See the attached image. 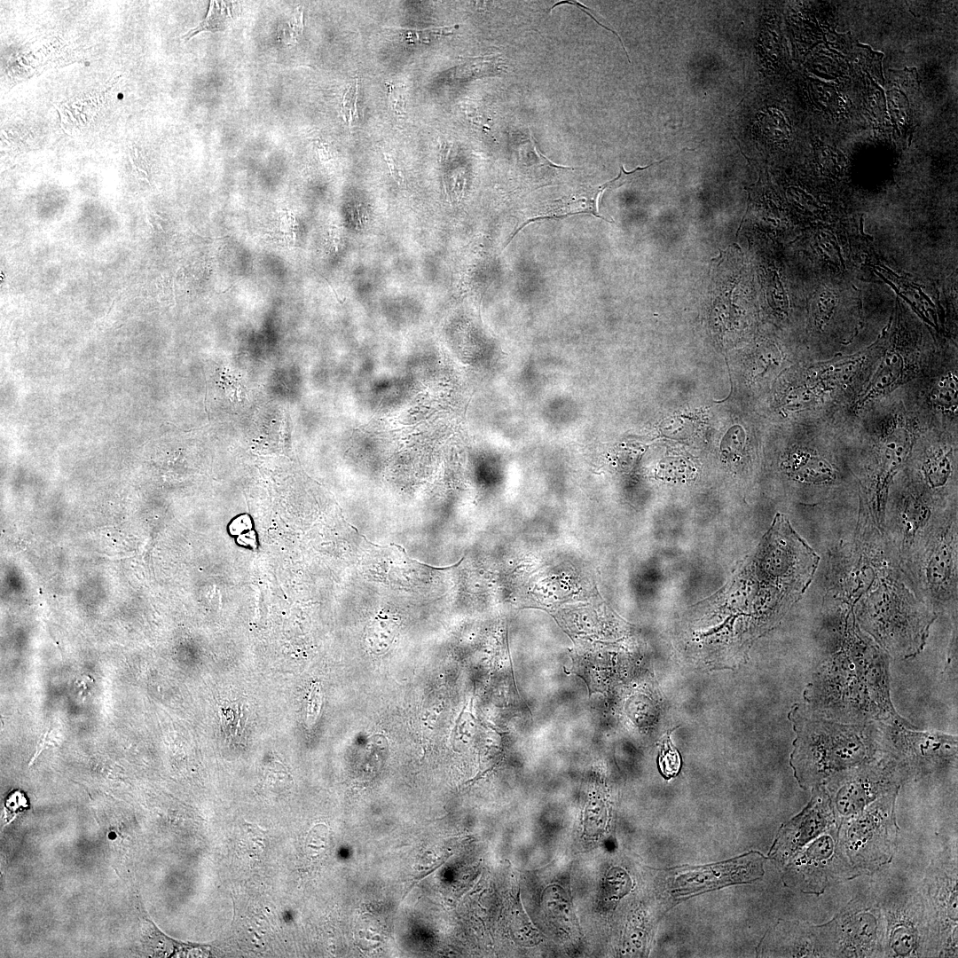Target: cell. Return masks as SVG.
Here are the masks:
<instances>
[{"label":"cell","mask_w":958,"mask_h":958,"mask_svg":"<svg viewBox=\"0 0 958 958\" xmlns=\"http://www.w3.org/2000/svg\"><path fill=\"white\" fill-rule=\"evenodd\" d=\"M227 19L220 11L214 9V2L210 3L209 11L206 19L200 23L197 27L191 29L183 37L190 39L196 34L202 31H219L225 28Z\"/></svg>","instance_id":"obj_16"},{"label":"cell","mask_w":958,"mask_h":958,"mask_svg":"<svg viewBox=\"0 0 958 958\" xmlns=\"http://www.w3.org/2000/svg\"><path fill=\"white\" fill-rule=\"evenodd\" d=\"M145 220H146V222L148 223V224H149V225L151 226V228H152L153 230H154V227H153V224H152V223H151V222L149 221V218H148V215H147V214H145Z\"/></svg>","instance_id":"obj_20"},{"label":"cell","mask_w":958,"mask_h":958,"mask_svg":"<svg viewBox=\"0 0 958 958\" xmlns=\"http://www.w3.org/2000/svg\"><path fill=\"white\" fill-rule=\"evenodd\" d=\"M906 365L903 357L894 351L885 354L868 383L859 393L854 402V408L864 407L869 402L889 393L903 380Z\"/></svg>","instance_id":"obj_11"},{"label":"cell","mask_w":958,"mask_h":958,"mask_svg":"<svg viewBox=\"0 0 958 958\" xmlns=\"http://www.w3.org/2000/svg\"><path fill=\"white\" fill-rule=\"evenodd\" d=\"M858 360L834 363L829 365L818 366V378L829 381H847L857 370Z\"/></svg>","instance_id":"obj_15"},{"label":"cell","mask_w":958,"mask_h":958,"mask_svg":"<svg viewBox=\"0 0 958 958\" xmlns=\"http://www.w3.org/2000/svg\"><path fill=\"white\" fill-rule=\"evenodd\" d=\"M890 825V819L880 808H875L858 818L847 831L846 845L852 852L851 855L860 858L863 856L864 860H869V856L875 854L873 847L885 846L886 842H889L887 836Z\"/></svg>","instance_id":"obj_9"},{"label":"cell","mask_w":958,"mask_h":958,"mask_svg":"<svg viewBox=\"0 0 958 958\" xmlns=\"http://www.w3.org/2000/svg\"><path fill=\"white\" fill-rule=\"evenodd\" d=\"M819 555L792 529L786 517L777 514L755 557V571L761 580L801 596L819 566Z\"/></svg>","instance_id":"obj_4"},{"label":"cell","mask_w":958,"mask_h":958,"mask_svg":"<svg viewBox=\"0 0 958 958\" xmlns=\"http://www.w3.org/2000/svg\"><path fill=\"white\" fill-rule=\"evenodd\" d=\"M952 451L938 448L925 455L919 467L922 487L938 504L947 506L941 499L954 473Z\"/></svg>","instance_id":"obj_12"},{"label":"cell","mask_w":958,"mask_h":958,"mask_svg":"<svg viewBox=\"0 0 958 958\" xmlns=\"http://www.w3.org/2000/svg\"><path fill=\"white\" fill-rule=\"evenodd\" d=\"M947 506L938 504L923 487L903 491L891 501L886 500L883 533L900 566L938 514Z\"/></svg>","instance_id":"obj_5"},{"label":"cell","mask_w":958,"mask_h":958,"mask_svg":"<svg viewBox=\"0 0 958 958\" xmlns=\"http://www.w3.org/2000/svg\"><path fill=\"white\" fill-rule=\"evenodd\" d=\"M958 383L954 373H948L938 380L931 391V400L939 409L954 412L957 409Z\"/></svg>","instance_id":"obj_13"},{"label":"cell","mask_w":958,"mask_h":958,"mask_svg":"<svg viewBox=\"0 0 958 958\" xmlns=\"http://www.w3.org/2000/svg\"><path fill=\"white\" fill-rule=\"evenodd\" d=\"M957 521L956 507L943 509L901 564L915 595L934 613L956 607Z\"/></svg>","instance_id":"obj_3"},{"label":"cell","mask_w":958,"mask_h":958,"mask_svg":"<svg viewBox=\"0 0 958 958\" xmlns=\"http://www.w3.org/2000/svg\"><path fill=\"white\" fill-rule=\"evenodd\" d=\"M923 908L917 901L906 904L890 914L888 948L891 956L921 955L922 941L925 937Z\"/></svg>","instance_id":"obj_8"},{"label":"cell","mask_w":958,"mask_h":958,"mask_svg":"<svg viewBox=\"0 0 958 958\" xmlns=\"http://www.w3.org/2000/svg\"><path fill=\"white\" fill-rule=\"evenodd\" d=\"M357 90H358L357 89V80H356L355 86H349L348 88V90H346L344 96H343V98H342V114H343L346 121H348V117H347L348 114H349V122H350V120L352 118L351 107H352V105L354 103L356 92H357Z\"/></svg>","instance_id":"obj_17"},{"label":"cell","mask_w":958,"mask_h":958,"mask_svg":"<svg viewBox=\"0 0 958 958\" xmlns=\"http://www.w3.org/2000/svg\"><path fill=\"white\" fill-rule=\"evenodd\" d=\"M671 731H668L667 735L664 738L658 756L660 771L666 778H671L677 774L680 768V757L671 742Z\"/></svg>","instance_id":"obj_14"},{"label":"cell","mask_w":958,"mask_h":958,"mask_svg":"<svg viewBox=\"0 0 958 958\" xmlns=\"http://www.w3.org/2000/svg\"><path fill=\"white\" fill-rule=\"evenodd\" d=\"M572 4V5H575V6L578 7V8H579V9H581V10H582V11H583L584 12H585V13H586V14H587L588 16H590V17H591V18H592V19H593V20H594V21H595L596 23H598V24H599L600 26H601V27H603L604 28H606V29L609 30L610 32L614 33V34H615V35H616V36L618 37V39H619V41H620V43H621V44H622V46H623V48H624V51L626 52V51H625V49H624V43H623V42H622V39L620 38V36L618 35V34H617V33H616V32H615L614 30H612L611 28H609V27H606V26L602 25V24H601V22H599V21H598V20H597V19H595V18H594V17H593V15L591 14V12H588V11H589V9H588V8H587L586 6L583 5L582 4H580V3L577 2V1H560V2H558L557 4H554V5H553V6L551 7L550 11H551L552 9H554V7H556L557 5H560V4Z\"/></svg>","instance_id":"obj_18"},{"label":"cell","mask_w":958,"mask_h":958,"mask_svg":"<svg viewBox=\"0 0 958 958\" xmlns=\"http://www.w3.org/2000/svg\"><path fill=\"white\" fill-rule=\"evenodd\" d=\"M854 607L861 626L898 655L918 651L936 617L915 595L903 571L880 578Z\"/></svg>","instance_id":"obj_1"},{"label":"cell","mask_w":958,"mask_h":958,"mask_svg":"<svg viewBox=\"0 0 958 958\" xmlns=\"http://www.w3.org/2000/svg\"><path fill=\"white\" fill-rule=\"evenodd\" d=\"M385 159H386V161H387V163L389 165V170H390L392 176L396 179H398L399 177H401V175L397 172V169L395 166L394 162L392 161L391 158L389 157L387 154H385Z\"/></svg>","instance_id":"obj_19"},{"label":"cell","mask_w":958,"mask_h":958,"mask_svg":"<svg viewBox=\"0 0 958 958\" xmlns=\"http://www.w3.org/2000/svg\"><path fill=\"white\" fill-rule=\"evenodd\" d=\"M878 914L871 908L851 907L836 921V943L845 956H869L878 945Z\"/></svg>","instance_id":"obj_7"},{"label":"cell","mask_w":958,"mask_h":958,"mask_svg":"<svg viewBox=\"0 0 958 958\" xmlns=\"http://www.w3.org/2000/svg\"><path fill=\"white\" fill-rule=\"evenodd\" d=\"M898 571L900 563L862 499L854 534L830 555L827 594L852 609L880 578Z\"/></svg>","instance_id":"obj_2"},{"label":"cell","mask_w":958,"mask_h":958,"mask_svg":"<svg viewBox=\"0 0 958 958\" xmlns=\"http://www.w3.org/2000/svg\"><path fill=\"white\" fill-rule=\"evenodd\" d=\"M914 441L913 431L908 427L899 421L890 424L868 468V499L865 501L882 532L890 487L909 459Z\"/></svg>","instance_id":"obj_6"},{"label":"cell","mask_w":958,"mask_h":958,"mask_svg":"<svg viewBox=\"0 0 958 958\" xmlns=\"http://www.w3.org/2000/svg\"><path fill=\"white\" fill-rule=\"evenodd\" d=\"M782 466L791 478L802 483L828 485L835 483L837 477L831 462L812 451L797 449L790 452Z\"/></svg>","instance_id":"obj_10"}]
</instances>
